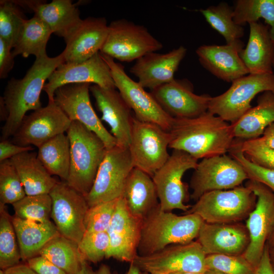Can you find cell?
<instances>
[{
    "label": "cell",
    "instance_id": "25",
    "mask_svg": "<svg viewBox=\"0 0 274 274\" xmlns=\"http://www.w3.org/2000/svg\"><path fill=\"white\" fill-rule=\"evenodd\" d=\"M109 25L103 17H88L65 41L62 51L64 62H83L99 52L108 33Z\"/></svg>",
    "mask_w": 274,
    "mask_h": 274
},
{
    "label": "cell",
    "instance_id": "1",
    "mask_svg": "<svg viewBox=\"0 0 274 274\" xmlns=\"http://www.w3.org/2000/svg\"><path fill=\"white\" fill-rule=\"evenodd\" d=\"M169 132V148L197 160L225 154L234 140L231 125L209 111L193 118H175Z\"/></svg>",
    "mask_w": 274,
    "mask_h": 274
},
{
    "label": "cell",
    "instance_id": "9",
    "mask_svg": "<svg viewBox=\"0 0 274 274\" xmlns=\"http://www.w3.org/2000/svg\"><path fill=\"white\" fill-rule=\"evenodd\" d=\"M198 160L186 152L173 150L166 162L152 177L160 209L186 212L191 206L185 203L188 197V186L183 181L186 171L195 169Z\"/></svg>",
    "mask_w": 274,
    "mask_h": 274
},
{
    "label": "cell",
    "instance_id": "6",
    "mask_svg": "<svg viewBox=\"0 0 274 274\" xmlns=\"http://www.w3.org/2000/svg\"><path fill=\"white\" fill-rule=\"evenodd\" d=\"M100 53L110 68L116 88L133 112L134 118L140 121L155 124L169 131L175 118L164 111L150 92L126 74L122 64Z\"/></svg>",
    "mask_w": 274,
    "mask_h": 274
},
{
    "label": "cell",
    "instance_id": "10",
    "mask_svg": "<svg viewBox=\"0 0 274 274\" xmlns=\"http://www.w3.org/2000/svg\"><path fill=\"white\" fill-rule=\"evenodd\" d=\"M207 255L196 241L166 247L157 252L137 255L132 262L141 271L172 274L181 272L204 273Z\"/></svg>",
    "mask_w": 274,
    "mask_h": 274
},
{
    "label": "cell",
    "instance_id": "55",
    "mask_svg": "<svg viewBox=\"0 0 274 274\" xmlns=\"http://www.w3.org/2000/svg\"><path fill=\"white\" fill-rule=\"evenodd\" d=\"M268 252L270 264L274 272V246L268 247Z\"/></svg>",
    "mask_w": 274,
    "mask_h": 274
},
{
    "label": "cell",
    "instance_id": "43",
    "mask_svg": "<svg viewBox=\"0 0 274 274\" xmlns=\"http://www.w3.org/2000/svg\"><path fill=\"white\" fill-rule=\"evenodd\" d=\"M109 242L110 238L107 231H86L78 246L85 261L97 263L106 258Z\"/></svg>",
    "mask_w": 274,
    "mask_h": 274
},
{
    "label": "cell",
    "instance_id": "59",
    "mask_svg": "<svg viewBox=\"0 0 274 274\" xmlns=\"http://www.w3.org/2000/svg\"><path fill=\"white\" fill-rule=\"evenodd\" d=\"M272 69H273V71H274V54H273V60H272Z\"/></svg>",
    "mask_w": 274,
    "mask_h": 274
},
{
    "label": "cell",
    "instance_id": "62",
    "mask_svg": "<svg viewBox=\"0 0 274 274\" xmlns=\"http://www.w3.org/2000/svg\"><path fill=\"white\" fill-rule=\"evenodd\" d=\"M150 274H151V273H150ZM151 274H160V273H151Z\"/></svg>",
    "mask_w": 274,
    "mask_h": 274
},
{
    "label": "cell",
    "instance_id": "15",
    "mask_svg": "<svg viewBox=\"0 0 274 274\" xmlns=\"http://www.w3.org/2000/svg\"><path fill=\"white\" fill-rule=\"evenodd\" d=\"M246 186L254 193L257 200L246 221L250 243L243 256L256 268L274 225V194L266 186L254 180H249Z\"/></svg>",
    "mask_w": 274,
    "mask_h": 274
},
{
    "label": "cell",
    "instance_id": "28",
    "mask_svg": "<svg viewBox=\"0 0 274 274\" xmlns=\"http://www.w3.org/2000/svg\"><path fill=\"white\" fill-rule=\"evenodd\" d=\"M122 197L131 213L142 220L159 204L152 177L136 167L127 179Z\"/></svg>",
    "mask_w": 274,
    "mask_h": 274
},
{
    "label": "cell",
    "instance_id": "4",
    "mask_svg": "<svg viewBox=\"0 0 274 274\" xmlns=\"http://www.w3.org/2000/svg\"><path fill=\"white\" fill-rule=\"evenodd\" d=\"M70 144V168L65 182L84 197L90 192L107 148L93 132L78 121L66 131Z\"/></svg>",
    "mask_w": 274,
    "mask_h": 274
},
{
    "label": "cell",
    "instance_id": "22",
    "mask_svg": "<svg viewBox=\"0 0 274 274\" xmlns=\"http://www.w3.org/2000/svg\"><path fill=\"white\" fill-rule=\"evenodd\" d=\"M207 255H243L250 243L246 226L239 222L202 223L197 237Z\"/></svg>",
    "mask_w": 274,
    "mask_h": 274
},
{
    "label": "cell",
    "instance_id": "57",
    "mask_svg": "<svg viewBox=\"0 0 274 274\" xmlns=\"http://www.w3.org/2000/svg\"><path fill=\"white\" fill-rule=\"evenodd\" d=\"M204 274H225L223 272L214 270H208Z\"/></svg>",
    "mask_w": 274,
    "mask_h": 274
},
{
    "label": "cell",
    "instance_id": "35",
    "mask_svg": "<svg viewBox=\"0 0 274 274\" xmlns=\"http://www.w3.org/2000/svg\"><path fill=\"white\" fill-rule=\"evenodd\" d=\"M199 11L210 25L223 37L226 44L234 46L242 51L244 44L241 39L244 35V29L233 20V7L225 2H221Z\"/></svg>",
    "mask_w": 274,
    "mask_h": 274
},
{
    "label": "cell",
    "instance_id": "45",
    "mask_svg": "<svg viewBox=\"0 0 274 274\" xmlns=\"http://www.w3.org/2000/svg\"><path fill=\"white\" fill-rule=\"evenodd\" d=\"M241 149L252 162L265 168L274 169V149L267 147L260 138L239 140Z\"/></svg>",
    "mask_w": 274,
    "mask_h": 274
},
{
    "label": "cell",
    "instance_id": "26",
    "mask_svg": "<svg viewBox=\"0 0 274 274\" xmlns=\"http://www.w3.org/2000/svg\"><path fill=\"white\" fill-rule=\"evenodd\" d=\"M241 51L230 45L199 46L196 53L201 65L218 79L227 82L249 74L239 56Z\"/></svg>",
    "mask_w": 274,
    "mask_h": 274
},
{
    "label": "cell",
    "instance_id": "47",
    "mask_svg": "<svg viewBox=\"0 0 274 274\" xmlns=\"http://www.w3.org/2000/svg\"><path fill=\"white\" fill-rule=\"evenodd\" d=\"M12 48L0 38V78H6L14 65V56Z\"/></svg>",
    "mask_w": 274,
    "mask_h": 274
},
{
    "label": "cell",
    "instance_id": "18",
    "mask_svg": "<svg viewBox=\"0 0 274 274\" xmlns=\"http://www.w3.org/2000/svg\"><path fill=\"white\" fill-rule=\"evenodd\" d=\"M43 88L48 102H54L55 91L59 87L72 83H89L102 88H116L110 68L100 52L79 63L63 62L50 75Z\"/></svg>",
    "mask_w": 274,
    "mask_h": 274
},
{
    "label": "cell",
    "instance_id": "19",
    "mask_svg": "<svg viewBox=\"0 0 274 274\" xmlns=\"http://www.w3.org/2000/svg\"><path fill=\"white\" fill-rule=\"evenodd\" d=\"M161 108L176 119L198 117L208 111L212 96L194 92L192 83L187 79H174L150 92Z\"/></svg>",
    "mask_w": 274,
    "mask_h": 274
},
{
    "label": "cell",
    "instance_id": "21",
    "mask_svg": "<svg viewBox=\"0 0 274 274\" xmlns=\"http://www.w3.org/2000/svg\"><path fill=\"white\" fill-rule=\"evenodd\" d=\"M90 91L94 98L101 120L109 124L117 145L128 147L134 117L131 109L116 88L107 89L93 84Z\"/></svg>",
    "mask_w": 274,
    "mask_h": 274
},
{
    "label": "cell",
    "instance_id": "3",
    "mask_svg": "<svg viewBox=\"0 0 274 274\" xmlns=\"http://www.w3.org/2000/svg\"><path fill=\"white\" fill-rule=\"evenodd\" d=\"M203 222L197 215H177L162 210L158 204L142 220L138 255H149L169 245L190 243L197 238Z\"/></svg>",
    "mask_w": 274,
    "mask_h": 274
},
{
    "label": "cell",
    "instance_id": "32",
    "mask_svg": "<svg viewBox=\"0 0 274 274\" xmlns=\"http://www.w3.org/2000/svg\"><path fill=\"white\" fill-rule=\"evenodd\" d=\"M52 33L47 24L38 17L26 19L13 48V55L27 58L31 55L38 57L46 54L47 44Z\"/></svg>",
    "mask_w": 274,
    "mask_h": 274
},
{
    "label": "cell",
    "instance_id": "33",
    "mask_svg": "<svg viewBox=\"0 0 274 274\" xmlns=\"http://www.w3.org/2000/svg\"><path fill=\"white\" fill-rule=\"evenodd\" d=\"M38 148V158L48 172L66 182L70 168V144L67 134L57 135Z\"/></svg>",
    "mask_w": 274,
    "mask_h": 274
},
{
    "label": "cell",
    "instance_id": "58",
    "mask_svg": "<svg viewBox=\"0 0 274 274\" xmlns=\"http://www.w3.org/2000/svg\"><path fill=\"white\" fill-rule=\"evenodd\" d=\"M172 274H204L197 272H177Z\"/></svg>",
    "mask_w": 274,
    "mask_h": 274
},
{
    "label": "cell",
    "instance_id": "31",
    "mask_svg": "<svg viewBox=\"0 0 274 274\" xmlns=\"http://www.w3.org/2000/svg\"><path fill=\"white\" fill-rule=\"evenodd\" d=\"M10 160L19 175L26 195L49 194L58 182L48 172L35 152H23Z\"/></svg>",
    "mask_w": 274,
    "mask_h": 274
},
{
    "label": "cell",
    "instance_id": "53",
    "mask_svg": "<svg viewBox=\"0 0 274 274\" xmlns=\"http://www.w3.org/2000/svg\"><path fill=\"white\" fill-rule=\"evenodd\" d=\"M8 112L3 97L0 99V118L1 121L5 122L7 119Z\"/></svg>",
    "mask_w": 274,
    "mask_h": 274
},
{
    "label": "cell",
    "instance_id": "50",
    "mask_svg": "<svg viewBox=\"0 0 274 274\" xmlns=\"http://www.w3.org/2000/svg\"><path fill=\"white\" fill-rule=\"evenodd\" d=\"M79 274H117L113 272L110 267L106 264H101L96 270H94L87 263L84 261L82 268Z\"/></svg>",
    "mask_w": 274,
    "mask_h": 274
},
{
    "label": "cell",
    "instance_id": "52",
    "mask_svg": "<svg viewBox=\"0 0 274 274\" xmlns=\"http://www.w3.org/2000/svg\"><path fill=\"white\" fill-rule=\"evenodd\" d=\"M260 138L265 145L274 149V122L265 129Z\"/></svg>",
    "mask_w": 274,
    "mask_h": 274
},
{
    "label": "cell",
    "instance_id": "38",
    "mask_svg": "<svg viewBox=\"0 0 274 274\" xmlns=\"http://www.w3.org/2000/svg\"><path fill=\"white\" fill-rule=\"evenodd\" d=\"M14 216L37 222L50 220L52 199L49 194L26 195L12 204Z\"/></svg>",
    "mask_w": 274,
    "mask_h": 274
},
{
    "label": "cell",
    "instance_id": "24",
    "mask_svg": "<svg viewBox=\"0 0 274 274\" xmlns=\"http://www.w3.org/2000/svg\"><path fill=\"white\" fill-rule=\"evenodd\" d=\"M18 6L30 10L43 20L53 33L66 41L78 28L83 19L78 9L71 0L13 1Z\"/></svg>",
    "mask_w": 274,
    "mask_h": 274
},
{
    "label": "cell",
    "instance_id": "51",
    "mask_svg": "<svg viewBox=\"0 0 274 274\" xmlns=\"http://www.w3.org/2000/svg\"><path fill=\"white\" fill-rule=\"evenodd\" d=\"M4 270L5 274H38L26 263L19 264Z\"/></svg>",
    "mask_w": 274,
    "mask_h": 274
},
{
    "label": "cell",
    "instance_id": "8",
    "mask_svg": "<svg viewBox=\"0 0 274 274\" xmlns=\"http://www.w3.org/2000/svg\"><path fill=\"white\" fill-rule=\"evenodd\" d=\"M223 93L212 97L209 112L232 123L252 108L251 102L260 92H274V73L248 74L232 81Z\"/></svg>",
    "mask_w": 274,
    "mask_h": 274
},
{
    "label": "cell",
    "instance_id": "34",
    "mask_svg": "<svg viewBox=\"0 0 274 274\" xmlns=\"http://www.w3.org/2000/svg\"><path fill=\"white\" fill-rule=\"evenodd\" d=\"M40 255L67 274H79L85 261L79 250L78 244L60 234L46 244Z\"/></svg>",
    "mask_w": 274,
    "mask_h": 274
},
{
    "label": "cell",
    "instance_id": "61",
    "mask_svg": "<svg viewBox=\"0 0 274 274\" xmlns=\"http://www.w3.org/2000/svg\"><path fill=\"white\" fill-rule=\"evenodd\" d=\"M140 274H150V273H149L148 272H144V271H141Z\"/></svg>",
    "mask_w": 274,
    "mask_h": 274
},
{
    "label": "cell",
    "instance_id": "37",
    "mask_svg": "<svg viewBox=\"0 0 274 274\" xmlns=\"http://www.w3.org/2000/svg\"><path fill=\"white\" fill-rule=\"evenodd\" d=\"M6 207L0 205V268L6 270L21 259L12 219Z\"/></svg>",
    "mask_w": 274,
    "mask_h": 274
},
{
    "label": "cell",
    "instance_id": "48",
    "mask_svg": "<svg viewBox=\"0 0 274 274\" xmlns=\"http://www.w3.org/2000/svg\"><path fill=\"white\" fill-rule=\"evenodd\" d=\"M33 150L32 146H21L13 143L8 140H3L0 143V162L7 159H10L22 153L31 151Z\"/></svg>",
    "mask_w": 274,
    "mask_h": 274
},
{
    "label": "cell",
    "instance_id": "60",
    "mask_svg": "<svg viewBox=\"0 0 274 274\" xmlns=\"http://www.w3.org/2000/svg\"><path fill=\"white\" fill-rule=\"evenodd\" d=\"M0 274H5V272L4 270L1 269L0 270Z\"/></svg>",
    "mask_w": 274,
    "mask_h": 274
},
{
    "label": "cell",
    "instance_id": "12",
    "mask_svg": "<svg viewBox=\"0 0 274 274\" xmlns=\"http://www.w3.org/2000/svg\"><path fill=\"white\" fill-rule=\"evenodd\" d=\"M170 134L158 125L133 119L128 149L134 167L152 177L167 160Z\"/></svg>",
    "mask_w": 274,
    "mask_h": 274
},
{
    "label": "cell",
    "instance_id": "36",
    "mask_svg": "<svg viewBox=\"0 0 274 274\" xmlns=\"http://www.w3.org/2000/svg\"><path fill=\"white\" fill-rule=\"evenodd\" d=\"M234 4L233 20L236 23L243 26L262 18L269 27L274 42V0H237Z\"/></svg>",
    "mask_w": 274,
    "mask_h": 274
},
{
    "label": "cell",
    "instance_id": "23",
    "mask_svg": "<svg viewBox=\"0 0 274 274\" xmlns=\"http://www.w3.org/2000/svg\"><path fill=\"white\" fill-rule=\"evenodd\" d=\"M187 50L181 46L166 53H148L135 61L129 72L138 82L151 90L173 81Z\"/></svg>",
    "mask_w": 274,
    "mask_h": 274
},
{
    "label": "cell",
    "instance_id": "14",
    "mask_svg": "<svg viewBox=\"0 0 274 274\" xmlns=\"http://www.w3.org/2000/svg\"><path fill=\"white\" fill-rule=\"evenodd\" d=\"M49 195L51 218L58 232L78 244L86 232L85 219L89 207L85 197L65 181H58Z\"/></svg>",
    "mask_w": 274,
    "mask_h": 274
},
{
    "label": "cell",
    "instance_id": "11",
    "mask_svg": "<svg viewBox=\"0 0 274 274\" xmlns=\"http://www.w3.org/2000/svg\"><path fill=\"white\" fill-rule=\"evenodd\" d=\"M134 167L128 147L107 149L93 185L85 196L89 207L122 196L127 179Z\"/></svg>",
    "mask_w": 274,
    "mask_h": 274
},
{
    "label": "cell",
    "instance_id": "2",
    "mask_svg": "<svg viewBox=\"0 0 274 274\" xmlns=\"http://www.w3.org/2000/svg\"><path fill=\"white\" fill-rule=\"evenodd\" d=\"M64 62L61 53L54 57L47 53L36 59L21 79L12 78L5 87L3 98L8 117L1 129V141L13 136L20 127L26 113L42 107L41 93L52 73Z\"/></svg>",
    "mask_w": 274,
    "mask_h": 274
},
{
    "label": "cell",
    "instance_id": "29",
    "mask_svg": "<svg viewBox=\"0 0 274 274\" xmlns=\"http://www.w3.org/2000/svg\"><path fill=\"white\" fill-rule=\"evenodd\" d=\"M273 122L274 92L267 91L258 97L256 106L230 125L234 138L245 141L261 136Z\"/></svg>",
    "mask_w": 274,
    "mask_h": 274
},
{
    "label": "cell",
    "instance_id": "13",
    "mask_svg": "<svg viewBox=\"0 0 274 274\" xmlns=\"http://www.w3.org/2000/svg\"><path fill=\"white\" fill-rule=\"evenodd\" d=\"M249 179L243 167L226 154L202 159L191 177V199L196 201L203 194L240 186Z\"/></svg>",
    "mask_w": 274,
    "mask_h": 274
},
{
    "label": "cell",
    "instance_id": "41",
    "mask_svg": "<svg viewBox=\"0 0 274 274\" xmlns=\"http://www.w3.org/2000/svg\"><path fill=\"white\" fill-rule=\"evenodd\" d=\"M206 263L208 270H214L225 274H255L256 270L243 255H208Z\"/></svg>",
    "mask_w": 274,
    "mask_h": 274
},
{
    "label": "cell",
    "instance_id": "44",
    "mask_svg": "<svg viewBox=\"0 0 274 274\" xmlns=\"http://www.w3.org/2000/svg\"><path fill=\"white\" fill-rule=\"evenodd\" d=\"M117 199L100 203L89 208L85 219L86 232L108 231L115 210Z\"/></svg>",
    "mask_w": 274,
    "mask_h": 274
},
{
    "label": "cell",
    "instance_id": "5",
    "mask_svg": "<svg viewBox=\"0 0 274 274\" xmlns=\"http://www.w3.org/2000/svg\"><path fill=\"white\" fill-rule=\"evenodd\" d=\"M257 197L247 186L214 190L203 194L185 214L198 215L210 223L239 222L254 209Z\"/></svg>",
    "mask_w": 274,
    "mask_h": 274
},
{
    "label": "cell",
    "instance_id": "39",
    "mask_svg": "<svg viewBox=\"0 0 274 274\" xmlns=\"http://www.w3.org/2000/svg\"><path fill=\"white\" fill-rule=\"evenodd\" d=\"M27 19L20 7L13 1L0 2V38L13 48Z\"/></svg>",
    "mask_w": 274,
    "mask_h": 274
},
{
    "label": "cell",
    "instance_id": "16",
    "mask_svg": "<svg viewBox=\"0 0 274 274\" xmlns=\"http://www.w3.org/2000/svg\"><path fill=\"white\" fill-rule=\"evenodd\" d=\"M89 83H72L55 91L54 102L72 121H78L95 133L107 149L117 145L116 140L102 124L91 105Z\"/></svg>",
    "mask_w": 274,
    "mask_h": 274
},
{
    "label": "cell",
    "instance_id": "17",
    "mask_svg": "<svg viewBox=\"0 0 274 274\" xmlns=\"http://www.w3.org/2000/svg\"><path fill=\"white\" fill-rule=\"evenodd\" d=\"M72 121L54 102L25 116L13 135L12 142L21 146L39 148L51 139L68 129Z\"/></svg>",
    "mask_w": 274,
    "mask_h": 274
},
{
    "label": "cell",
    "instance_id": "56",
    "mask_svg": "<svg viewBox=\"0 0 274 274\" xmlns=\"http://www.w3.org/2000/svg\"><path fill=\"white\" fill-rule=\"evenodd\" d=\"M266 245L269 248L274 246V225L268 238Z\"/></svg>",
    "mask_w": 274,
    "mask_h": 274
},
{
    "label": "cell",
    "instance_id": "7",
    "mask_svg": "<svg viewBox=\"0 0 274 274\" xmlns=\"http://www.w3.org/2000/svg\"><path fill=\"white\" fill-rule=\"evenodd\" d=\"M162 48V43L144 26L120 19L109 25L108 36L100 52L114 60L131 62Z\"/></svg>",
    "mask_w": 274,
    "mask_h": 274
},
{
    "label": "cell",
    "instance_id": "30",
    "mask_svg": "<svg viewBox=\"0 0 274 274\" xmlns=\"http://www.w3.org/2000/svg\"><path fill=\"white\" fill-rule=\"evenodd\" d=\"M12 219L21 259L25 262L40 255L46 244L60 234L51 220L37 222L21 219L14 215Z\"/></svg>",
    "mask_w": 274,
    "mask_h": 274
},
{
    "label": "cell",
    "instance_id": "46",
    "mask_svg": "<svg viewBox=\"0 0 274 274\" xmlns=\"http://www.w3.org/2000/svg\"><path fill=\"white\" fill-rule=\"evenodd\" d=\"M26 262L38 274H67L62 269L41 255L32 258Z\"/></svg>",
    "mask_w": 274,
    "mask_h": 274
},
{
    "label": "cell",
    "instance_id": "49",
    "mask_svg": "<svg viewBox=\"0 0 274 274\" xmlns=\"http://www.w3.org/2000/svg\"><path fill=\"white\" fill-rule=\"evenodd\" d=\"M255 274H274L270 264L268 247L266 245L261 260L256 268Z\"/></svg>",
    "mask_w": 274,
    "mask_h": 274
},
{
    "label": "cell",
    "instance_id": "42",
    "mask_svg": "<svg viewBox=\"0 0 274 274\" xmlns=\"http://www.w3.org/2000/svg\"><path fill=\"white\" fill-rule=\"evenodd\" d=\"M228 152L230 156L243 167L249 180L264 185L274 194V169L262 167L248 160L243 153L238 140L234 139Z\"/></svg>",
    "mask_w": 274,
    "mask_h": 274
},
{
    "label": "cell",
    "instance_id": "20",
    "mask_svg": "<svg viewBox=\"0 0 274 274\" xmlns=\"http://www.w3.org/2000/svg\"><path fill=\"white\" fill-rule=\"evenodd\" d=\"M142 220L129 211L123 197L117 199L110 226V238L106 259L132 262L138 255Z\"/></svg>",
    "mask_w": 274,
    "mask_h": 274
},
{
    "label": "cell",
    "instance_id": "54",
    "mask_svg": "<svg viewBox=\"0 0 274 274\" xmlns=\"http://www.w3.org/2000/svg\"><path fill=\"white\" fill-rule=\"evenodd\" d=\"M141 270L139 268L133 263H130L129 268L125 274H140Z\"/></svg>",
    "mask_w": 274,
    "mask_h": 274
},
{
    "label": "cell",
    "instance_id": "27",
    "mask_svg": "<svg viewBox=\"0 0 274 274\" xmlns=\"http://www.w3.org/2000/svg\"><path fill=\"white\" fill-rule=\"evenodd\" d=\"M249 24L248 43L239 52V56L249 74L273 73L274 42L269 27L258 21Z\"/></svg>",
    "mask_w": 274,
    "mask_h": 274
},
{
    "label": "cell",
    "instance_id": "40",
    "mask_svg": "<svg viewBox=\"0 0 274 274\" xmlns=\"http://www.w3.org/2000/svg\"><path fill=\"white\" fill-rule=\"evenodd\" d=\"M26 193L19 175L10 159L0 162V205L20 200Z\"/></svg>",
    "mask_w": 274,
    "mask_h": 274
}]
</instances>
